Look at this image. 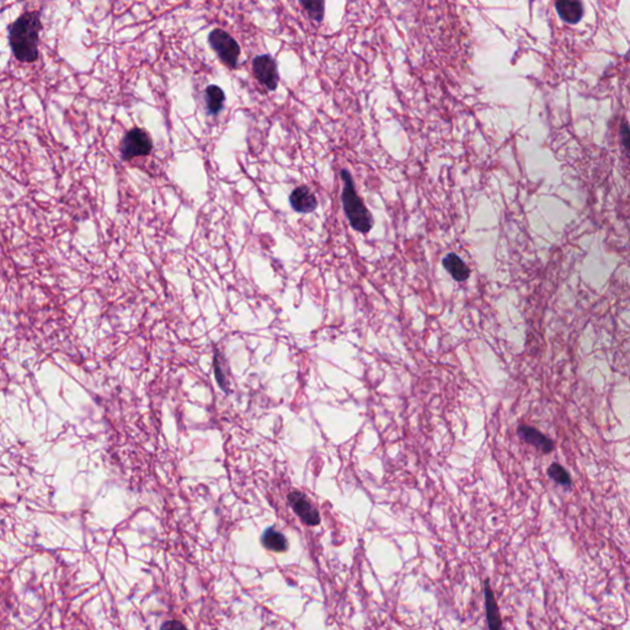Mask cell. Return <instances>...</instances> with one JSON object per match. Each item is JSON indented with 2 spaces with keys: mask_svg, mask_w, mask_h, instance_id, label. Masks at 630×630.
Wrapping results in <instances>:
<instances>
[{
  "mask_svg": "<svg viewBox=\"0 0 630 630\" xmlns=\"http://www.w3.org/2000/svg\"><path fill=\"white\" fill-rule=\"evenodd\" d=\"M41 28L40 11H28L10 26V46L15 58L23 63L36 62Z\"/></svg>",
  "mask_w": 630,
  "mask_h": 630,
  "instance_id": "obj_1",
  "label": "cell"
},
{
  "mask_svg": "<svg viewBox=\"0 0 630 630\" xmlns=\"http://www.w3.org/2000/svg\"><path fill=\"white\" fill-rule=\"evenodd\" d=\"M341 179L344 182L341 201L345 214L355 231L366 234L373 227L372 214L363 204L362 199L358 196L357 191L355 189L354 179L350 172L345 169L341 170Z\"/></svg>",
  "mask_w": 630,
  "mask_h": 630,
  "instance_id": "obj_2",
  "label": "cell"
},
{
  "mask_svg": "<svg viewBox=\"0 0 630 630\" xmlns=\"http://www.w3.org/2000/svg\"><path fill=\"white\" fill-rule=\"evenodd\" d=\"M209 46L217 53L223 63L229 68L236 69L241 56V46L233 37L222 28H214L209 33Z\"/></svg>",
  "mask_w": 630,
  "mask_h": 630,
  "instance_id": "obj_3",
  "label": "cell"
},
{
  "mask_svg": "<svg viewBox=\"0 0 630 630\" xmlns=\"http://www.w3.org/2000/svg\"><path fill=\"white\" fill-rule=\"evenodd\" d=\"M153 150V142L142 128H133L127 132L121 145L123 160H131L138 157H147Z\"/></svg>",
  "mask_w": 630,
  "mask_h": 630,
  "instance_id": "obj_4",
  "label": "cell"
},
{
  "mask_svg": "<svg viewBox=\"0 0 630 630\" xmlns=\"http://www.w3.org/2000/svg\"><path fill=\"white\" fill-rule=\"evenodd\" d=\"M253 72L258 82L268 90H276L280 75L275 59L270 55H261L253 59Z\"/></svg>",
  "mask_w": 630,
  "mask_h": 630,
  "instance_id": "obj_5",
  "label": "cell"
},
{
  "mask_svg": "<svg viewBox=\"0 0 630 630\" xmlns=\"http://www.w3.org/2000/svg\"><path fill=\"white\" fill-rule=\"evenodd\" d=\"M288 503L295 515L300 517L303 523L308 526H317L320 523V516L317 508H314L310 500L300 491H292L287 496Z\"/></svg>",
  "mask_w": 630,
  "mask_h": 630,
  "instance_id": "obj_6",
  "label": "cell"
},
{
  "mask_svg": "<svg viewBox=\"0 0 630 630\" xmlns=\"http://www.w3.org/2000/svg\"><path fill=\"white\" fill-rule=\"evenodd\" d=\"M290 204L292 209L300 214H312L317 207V197L307 187H297L292 191Z\"/></svg>",
  "mask_w": 630,
  "mask_h": 630,
  "instance_id": "obj_7",
  "label": "cell"
},
{
  "mask_svg": "<svg viewBox=\"0 0 630 630\" xmlns=\"http://www.w3.org/2000/svg\"><path fill=\"white\" fill-rule=\"evenodd\" d=\"M517 434L521 437V440L525 441L527 443L532 444L533 447L540 449L543 453H550L554 449L553 441L549 440L547 436L543 435L542 432H540L535 427L520 425V426L517 427Z\"/></svg>",
  "mask_w": 630,
  "mask_h": 630,
  "instance_id": "obj_8",
  "label": "cell"
},
{
  "mask_svg": "<svg viewBox=\"0 0 630 630\" xmlns=\"http://www.w3.org/2000/svg\"><path fill=\"white\" fill-rule=\"evenodd\" d=\"M484 597H485L486 619L489 630H505L499 604L495 599L494 591L490 587L489 580L484 582Z\"/></svg>",
  "mask_w": 630,
  "mask_h": 630,
  "instance_id": "obj_9",
  "label": "cell"
},
{
  "mask_svg": "<svg viewBox=\"0 0 630 630\" xmlns=\"http://www.w3.org/2000/svg\"><path fill=\"white\" fill-rule=\"evenodd\" d=\"M559 16L567 23H577L584 16V6L580 1L559 0L555 3Z\"/></svg>",
  "mask_w": 630,
  "mask_h": 630,
  "instance_id": "obj_10",
  "label": "cell"
},
{
  "mask_svg": "<svg viewBox=\"0 0 630 630\" xmlns=\"http://www.w3.org/2000/svg\"><path fill=\"white\" fill-rule=\"evenodd\" d=\"M443 266L456 281H466L471 276V270L458 255L451 253L443 258Z\"/></svg>",
  "mask_w": 630,
  "mask_h": 630,
  "instance_id": "obj_11",
  "label": "cell"
},
{
  "mask_svg": "<svg viewBox=\"0 0 630 630\" xmlns=\"http://www.w3.org/2000/svg\"><path fill=\"white\" fill-rule=\"evenodd\" d=\"M226 101V94L218 85L207 86L204 91V103L209 115H218L222 111Z\"/></svg>",
  "mask_w": 630,
  "mask_h": 630,
  "instance_id": "obj_12",
  "label": "cell"
},
{
  "mask_svg": "<svg viewBox=\"0 0 630 630\" xmlns=\"http://www.w3.org/2000/svg\"><path fill=\"white\" fill-rule=\"evenodd\" d=\"M261 542H263V545L265 548L270 549L273 552H277V553L286 552L287 549H288L286 537L282 535L281 532H278V530L273 528V527L268 528V530L263 532Z\"/></svg>",
  "mask_w": 630,
  "mask_h": 630,
  "instance_id": "obj_13",
  "label": "cell"
},
{
  "mask_svg": "<svg viewBox=\"0 0 630 630\" xmlns=\"http://www.w3.org/2000/svg\"><path fill=\"white\" fill-rule=\"evenodd\" d=\"M300 4H302L304 9L307 10V13H308L309 16H310L313 21L322 23L324 13H325V3L324 1H319V0H308V1H305V0H302Z\"/></svg>",
  "mask_w": 630,
  "mask_h": 630,
  "instance_id": "obj_14",
  "label": "cell"
},
{
  "mask_svg": "<svg viewBox=\"0 0 630 630\" xmlns=\"http://www.w3.org/2000/svg\"><path fill=\"white\" fill-rule=\"evenodd\" d=\"M548 476H550L554 481H557L558 484H560V485H572V479H570L569 473H567L560 464H558V463H553V464L548 468Z\"/></svg>",
  "mask_w": 630,
  "mask_h": 630,
  "instance_id": "obj_15",
  "label": "cell"
},
{
  "mask_svg": "<svg viewBox=\"0 0 630 630\" xmlns=\"http://www.w3.org/2000/svg\"><path fill=\"white\" fill-rule=\"evenodd\" d=\"M160 630H187V626L177 621H168L163 623Z\"/></svg>",
  "mask_w": 630,
  "mask_h": 630,
  "instance_id": "obj_16",
  "label": "cell"
},
{
  "mask_svg": "<svg viewBox=\"0 0 630 630\" xmlns=\"http://www.w3.org/2000/svg\"><path fill=\"white\" fill-rule=\"evenodd\" d=\"M621 138H623V145H624V148L628 150V140H629V128H628V125L624 123L623 125V128L621 130Z\"/></svg>",
  "mask_w": 630,
  "mask_h": 630,
  "instance_id": "obj_17",
  "label": "cell"
}]
</instances>
